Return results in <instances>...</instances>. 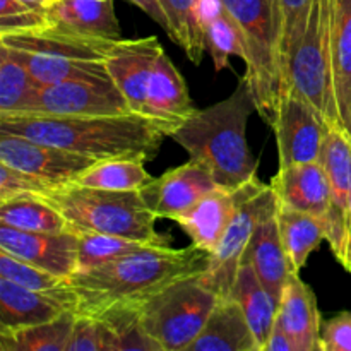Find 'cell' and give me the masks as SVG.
Here are the masks:
<instances>
[{
    "instance_id": "39",
    "label": "cell",
    "mask_w": 351,
    "mask_h": 351,
    "mask_svg": "<svg viewBox=\"0 0 351 351\" xmlns=\"http://www.w3.org/2000/svg\"><path fill=\"white\" fill-rule=\"evenodd\" d=\"M314 0H280L281 12V55H283L285 71H287V58L297 41L300 40L305 26H307L308 14Z\"/></svg>"
},
{
    "instance_id": "45",
    "label": "cell",
    "mask_w": 351,
    "mask_h": 351,
    "mask_svg": "<svg viewBox=\"0 0 351 351\" xmlns=\"http://www.w3.org/2000/svg\"><path fill=\"white\" fill-rule=\"evenodd\" d=\"M343 267L351 273V208H350V219H348V239H346V261Z\"/></svg>"
},
{
    "instance_id": "3",
    "label": "cell",
    "mask_w": 351,
    "mask_h": 351,
    "mask_svg": "<svg viewBox=\"0 0 351 351\" xmlns=\"http://www.w3.org/2000/svg\"><path fill=\"white\" fill-rule=\"evenodd\" d=\"M254 112L256 99L243 75L228 98L195 110L170 137L208 168L219 187L237 189L257 177L259 161L247 143V123Z\"/></svg>"
},
{
    "instance_id": "43",
    "label": "cell",
    "mask_w": 351,
    "mask_h": 351,
    "mask_svg": "<svg viewBox=\"0 0 351 351\" xmlns=\"http://www.w3.org/2000/svg\"><path fill=\"white\" fill-rule=\"evenodd\" d=\"M127 2L134 3V5L139 7L143 12H146L154 23L160 27H163L165 33L170 36V19H168L167 12H165L163 5H161L160 0H127Z\"/></svg>"
},
{
    "instance_id": "38",
    "label": "cell",
    "mask_w": 351,
    "mask_h": 351,
    "mask_svg": "<svg viewBox=\"0 0 351 351\" xmlns=\"http://www.w3.org/2000/svg\"><path fill=\"white\" fill-rule=\"evenodd\" d=\"M50 24L47 9L23 0H0V34L40 29Z\"/></svg>"
},
{
    "instance_id": "15",
    "label": "cell",
    "mask_w": 351,
    "mask_h": 351,
    "mask_svg": "<svg viewBox=\"0 0 351 351\" xmlns=\"http://www.w3.org/2000/svg\"><path fill=\"white\" fill-rule=\"evenodd\" d=\"M156 36L117 40L106 55V69L117 88L125 96L132 113L147 117V84L154 62L161 53Z\"/></svg>"
},
{
    "instance_id": "10",
    "label": "cell",
    "mask_w": 351,
    "mask_h": 351,
    "mask_svg": "<svg viewBox=\"0 0 351 351\" xmlns=\"http://www.w3.org/2000/svg\"><path fill=\"white\" fill-rule=\"evenodd\" d=\"M0 163L47 182L51 187L71 184L96 160L53 144L0 130Z\"/></svg>"
},
{
    "instance_id": "46",
    "label": "cell",
    "mask_w": 351,
    "mask_h": 351,
    "mask_svg": "<svg viewBox=\"0 0 351 351\" xmlns=\"http://www.w3.org/2000/svg\"><path fill=\"white\" fill-rule=\"evenodd\" d=\"M23 2L29 3V5L33 7H40V9H48L55 0H23Z\"/></svg>"
},
{
    "instance_id": "47",
    "label": "cell",
    "mask_w": 351,
    "mask_h": 351,
    "mask_svg": "<svg viewBox=\"0 0 351 351\" xmlns=\"http://www.w3.org/2000/svg\"><path fill=\"white\" fill-rule=\"evenodd\" d=\"M346 134L351 137V115H350V123H348V130H346Z\"/></svg>"
},
{
    "instance_id": "11",
    "label": "cell",
    "mask_w": 351,
    "mask_h": 351,
    "mask_svg": "<svg viewBox=\"0 0 351 351\" xmlns=\"http://www.w3.org/2000/svg\"><path fill=\"white\" fill-rule=\"evenodd\" d=\"M271 129L276 134L280 168L319 161L329 132L317 113L291 89L281 93Z\"/></svg>"
},
{
    "instance_id": "37",
    "label": "cell",
    "mask_w": 351,
    "mask_h": 351,
    "mask_svg": "<svg viewBox=\"0 0 351 351\" xmlns=\"http://www.w3.org/2000/svg\"><path fill=\"white\" fill-rule=\"evenodd\" d=\"M67 351H117V332L103 319L77 315Z\"/></svg>"
},
{
    "instance_id": "34",
    "label": "cell",
    "mask_w": 351,
    "mask_h": 351,
    "mask_svg": "<svg viewBox=\"0 0 351 351\" xmlns=\"http://www.w3.org/2000/svg\"><path fill=\"white\" fill-rule=\"evenodd\" d=\"M36 89L38 84L19 55L0 45V115L26 112Z\"/></svg>"
},
{
    "instance_id": "18",
    "label": "cell",
    "mask_w": 351,
    "mask_h": 351,
    "mask_svg": "<svg viewBox=\"0 0 351 351\" xmlns=\"http://www.w3.org/2000/svg\"><path fill=\"white\" fill-rule=\"evenodd\" d=\"M194 112L184 77L171 58L161 50L147 84V119L160 125L170 137Z\"/></svg>"
},
{
    "instance_id": "12",
    "label": "cell",
    "mask_w": 351,
    "mask_h": 351,
    "mask_svg": "<svg viewBox=\"0 0 351 351\" xmlns=\"http://www.w3.org/2000/svg\"><path fill=\"white\" fill-rule=\"evenodd\" d=\"M319 161L329 184L328 242L336 259L345 266L351 208V137L341 127H332L326 134Z\"/></svg>"
},
{
    "instance_id": "30",
    "label": "cell",
    "mask_w": 351,
    "mask_h": 351,
    "mask_svg": "<svg viewBox=\"0 0 351 351\" xmlns=\"http://www.w3.org/2000/svg\"><path fill=\"white\" fill-rule=\"evenodd\" d=\"M77 314L67 311L57 319L14 331H0V351H67Z\"/></svg>"
},
{
    "instance_id": "32",
    "label": "cell",
    "mask_w": 351,
    "mask_h": 351,
    "mask_svg": "<svg viewBox=\"0 0 351 351\" xmlns=\"http://www.w3.org/2000/svg\"><path fill=\"white\" fill-rule=\"evenodd\" d=\"M170 19V40L182 48L192 64L204 57L206 36L202 29V0H160Z\"/></svg>"
},
{
    "instance_id": "6",
    "label": "cell",
    "mask_w": 351,
    "mask_h": 351,
    "mask_svg": "<svg viewBox=\"0 0 351 351\" xmlns=\"http://www.w3.org/2000/svg\"><path fill=\"white\" fill-rule=\"evenodd\" d=\"M285 89L297 93L328 129L341 127L332 82L331 0L312 2L307 26L287 58Z\"/></svg>"
},
{
    "instance_id": "44",
    "label": "cell",
    "mask_w": 351,
    "mask_h": 351,
    "mask_svg": "<svg viewBox=\"0 0 351 351\" xmlns=\"http://www.w3.org/2000/svg\"><path fill=\"white\" fill-rule=\"evenodd\" d=\"M264 351H298V346L281 326L274 324L269 339L264 346Z\"/></svg>"
},
{
    "instance_id": "4",
    "label": "cell",
    "mask_w": 351,
    "mask_h": 351,
    "mask_svg": "<svg viewBox=\"0 0 351 351\" xmlns=\"http://www.w3.org/2000/svg\"><path fill=\"white\" fill-rule=\"evenodd\" d=\"M64 215L74 233H105L154 245H170L156 232V216L146 208L141 191H105L71 182L38 194Z\"/></svg>"
},
{
    "instance_id": "21",
    "label": "cell",
    "mask_w": 351,
    "mask_h": 351,
    "mask_svg": "<svg viewBox=\"0 0 351 351\" xmlns=\"http://www.w3.org/2000/svg\"><path fill=\"white\" fill-rule=\"evenodd\" d=\"M280 206L321 216L328 221L329 184L321 161L280 168L271 178Z\"/></svg>"
},
{
    "instance_id": "27",
    "label": "cell",
    "mask_w": 351,
    "mask_h": 351,
    "mask_svg": "<svg viewBox=\"0 0 351 351\" xmlns=\"http://www.w3.org/2000/svg\"><path fill=\"white\" fill-rule=\"evenodd\" d=\"M276 218L280 225L281 242L287 250L291 267L295 273L300 274L302 267L307 264L308 256L321 245L322 240H328V221L321 216L295 211L283 206L278 209Z\"/></svg>"
},
{
    "instance_id": "8",
    "label": "cell",
    "mask_w": 351,
    "mask_h": 351,
    "mask_svg": "<svg viewBox=\"0 0 351 351\" xmlns=\"http://www.w3.org/2000/svg\"><path fill=\"white\" fill-rule=\"evenodd\" d=\"M280 209L276 192L267 185L261 194L250 199L239 213L219 239L218 245L209 256L208 267L201 273V280L219 298L232 295L237 274L242 266L243 254L261 221Z\"/></svg>"
},
{
    "instance_id": "35",
    "label": "cell",
    "mask_w": 351,
    "mask_h": 351,
    "mask_svg": "<svg viewBox=\"0 0 351 351\" xmlns=\"http://www.w3.org/2000/svg\"><path fill=\"white\" fill-rule=\"evenodd\" d=\"M77 271H88L101 264L112 263L123 256L143 250L146 247H168L125 239V237L105 235V233H77Z\"/></svg>"
},
{
    "instance_id": "29",
    "label": "cell",
    "mask_w": 351,
    "mask_h": 351,
    "mask_svg": "<svg viewBox=\"0 0 351 351\" xmlns=\"http://www.w3.org/2000/svg\"><path fill=\"white\" fill-rule=\"evenodd\" d=\"M14 51L19 55L21 60L29 69L38 88L60 84V82L69 81H99V79H112L105 62L48 57V55L29 53V51L21 50Z\"/></svg>"
},
{
    "instance_id": "13",
    "label": "cell",
    "mask_w": 351,
    "mask_h": 351,
    "mask_svg": "<svg viewBox=\"0 0 351 351\" xmlns=\"http://www.w3.org/2000/svg\"><path fill=\"white\" fill-rule=\"evenodd\" d=\"M267 185L254 177L237 189H216L197 202L194 208L177 219L192 243L211 254L218 245L225 230L235 218L237 213Z\"/></svg>"
},
{
    "instance_id": "26",
    "label": "cell",
    "mask_w": 351,
    "mask_h": 351,
    "mask_svg": "<svg viewBox=\"0 0 351 351\" xmlns=\"http://www.w3.org/2000/svg\"><path fill=\"white\" fill-rule=\"evenodd\" d=\"M230 297L240 305L247 322L256 338L257 350L264 351L271 331L276 324L278 317V304L273 300L269 291L264 288L261 280L257 278L252 266L243 263L237 274L235 285Z\"/></svg>"
},
{
    "instance_id": "23",
    "label": "cell",
    "mask_w": 351,
    "mask_h": 351,
    "mask_svg": "<svg viewBox=\"0 0 351 351\" xmlns=\"http://www.w3.org/2000/svg\"><path fill=\"white\" fill-rule=\"evenodd\" d=\"M47 14L50 24L81 36L122 40L113 0H55Z\"/></svg>"
},
{
    "instance_id": "16",
    "label": "cell",
    "mask_w": 351,
    "mask_h": 351,
    "mask_svg": "<svg viewBox=\"0 0 351 351\" xmlns=\"http://www.w3.org/2000/svg\"><path fill=\"white\" fill-rule=\"evenodd\" d=\"M77 233H34L0 225V249L58 278L77 273Z\"/></svg>"
},
{
    "instance_id": "42",
    "label": "cell",
    "mask_w": 351,
    "mask_h": 351,
    "mask_svg": "<svg viewBox=\"0 0 351 351\" xmlns=\"http://www.w3.org/2000/svg\"><path fill=\"white\" fill-rule=\"evenodd\" d=\"M117 351H163L160 343L143 328L139 319L117 329Z\"/></svg>"
},
{
    "instance_id": "28",
    "label": "cell",
    "mask_w": 351,
    "mask_h": 351,
    "mask_svg": "<svg viewBox=\"0 0 351 351\" xmlns=\"http://www.w3.org/2000/svg\"><path fill=\"white\" fill-rule=\"evenodd\" d=\"M201 17L206 48L211 55L216 72L228 67L232 57L247 60L242 33L221 0H202Z\"/></svg>"
},
{
    "instance_id": "22",
    "label": "cell",
    "mask_w": 351,
    "mask_h": 351,
    "mask_svg": "<svg viewBox=\"0 0 351 351\" xmlns=\"http://www.w3.org/2000/svg\"><path fill=\"white\" fill-rule=\"evenodd\" d=\"M276 324L293 338L298 351H319L322 319L317 297L300 274H293L285 288Z\"/></svg>"
},
{
    "instance_id": "40",
    "label": "cell",
    "mask_w": 351,
    "mask_h": 351,
    "mask_svg": "<svg viewBox=\"0 0 351 351\" xmlns=\"http://www.w3.org/2000/svg\"><path fill=\"white\" fill-rule=\"evenodd\" d=\"M48 189L53 187L26 171L0 163V202L24 195L43 194Z\"/></svg>"
},
{
    "instance_id": "31",
    "label": "cell",
    "mask_w": 351,
    "mask_h": 351,
    "mask_svg": "<svg viewBox=\"0 0 351 351\" xmlns=\"http://www.w3.org/2000/svg\"><path fill=\"white\" fill-rule=\"evenodd\" d=\"M0 225L34 233L71 232L64 215L38 195H24L0 202Z\"/></svg>"
},
{
    "instance_id": "1",
    "label": "cell",
    "mask_w": 351,
    "mask_h": 351,
    "mask_svg": "<svg viewBox=\"0 0 351 351\" xmlns=\"http://www.w3.org/2000/svg\"><path fill=\"white\" fill-rule=\"evenodd\" d=\"M211 254L191 243L185 249L146 247L112 263L77 271L65 280L74 312L103 319L113 331L139 319L141 307L182 278L201 274Z\"/></svg>"
},
{
    "instance_id": "7",
    "label": "cell",
    "mask_w": 351,
    "mask_h": 351,
    "mask_svg": "<svg viewBox=\"0 0 351 351\" xmlns=\"http://www.w3.org/2000/svg\"><path fill=\"white\" fill-rule=\"evenodd\" d=\"M219 297L201 274L182 278L141 307L139 321L163 351H187L204 329Z\"/></svg>"
},
{
    "instance_id": "33",
    "label": "cell",
    "mask_w": 351,
    "mask_h": 351,
    "mask_svg": "<svg viewBox=\"0 0 351 351\" xmlns=\"http://www.w3.org/2000/svg\"><path fill=\"white\" fill-rule=\"evenodd\" d=\"M144 163L146 161L127 158L96 161L75 178L74 184L105 191H143L153 182V177L144 168Z\"/></svg>"
},
{
    "instance_id": "2",
    "label": "cell",
    "mask_w": 351,
    "mask_h": 351,
    "mask_svg": "<svg viewBox=\"0 0 351 351\" xmlns=\"http://www.w3.org/2000/svg\"><path fill=\"white\" fill-rule=\"evenodd\" d=\"M0 130L53 144L96 161L113 158L149 161L168 137L153 120L137 113L106 117L0 115Z\"/></svg>"
},
{
    "instance_id": "14",
    "label": "cell",
    "mask_w": 351,
    "mask_h": 351,
    "mask_svg": "<svg viewBox=\"0 0 351 351\" xmlns=\"http://www.w3.org/2000/svg\"><path fill=\"white\" fill-rule=\"evenodd\" d=\"M216 189H219V185L208 168L191 158L185 165L153 178V182L141 191V195L146 208L156 218L177 221Z\"/></svg>"
},
{
    "instance_id": "5",
    "label": "cell",
    "mask_w": 351,
    "mask_h": 351,
    "mask_svg": "<svg viewBox=\"0 0 351 351\" xmlns=\"http://www.w3.org/2000/svg\"><path fill=\"white\" fill-rule=\"evenodd\" d=\"M242 33L245 79L252 89L257 113L273 125L278 101L285 91L281 55L280 0H221Z\"/></svg>"
},
{
    "instance_id": "41",
    "label": "cell",
    "mask_w": 351,
    "mask_h": 351,
    "mask_svg": "<svg viewBox=\"0 0 351 351\" xmlns=\"http://www.w3.org/2000/svg\"><path fill=\"white\" fill-rule=\"evenodd\" d=\"M319 351H351V311L322 321Z\"/></svg>"
},
{
    "instance_id": "24",
    "label": "cell",
    "mask_w": 351,
    "mask_h": 351,
    "mask_svg": "<svg viewBox=\"0 0 351 351\" xmlns=\"http://www.w3.org/2000/svg\"><path fill=\"white\" fill-rule=\"evenodd\" d=\"M187 351H259L240 305L232 297L219 298L208 322Z\"/></svg>"
},
{
    "instance_id": "20",
    "label": "cell",
    "mask_w": 351,
    "mask_h": 351,
    "mask_svg": "<svg viewBox=\"0 0 351 351\" xmlns=\"http://www.w3.org/2000/svg\"><path fill=\"white\" fill-rule=\"evenodd\" d=\"M278 213V211H276ZM276 213L267 216L254 232L245 254H243V263L250 264L256 271L257 278L264 285L273 300L280 307L281 297L287 288L288 281L295 273L291 267L288 254L281 242L280 225H278Z\"/></svg>"
},
{
    "instance_id": "19",
    "label": "cell",
    "mask_w": 351,
    "mask_h": 351,
    "mask_svg": "<svg viewBox=\"0 0 351 351\" xmlns=\"http://www.w3.org/2000/svg\"><path fill=\"white\" fill-rule=\"evenodd\" d=\"M113 43H115L113 40L81 36L53 24L33 31L0 34V45H5L14 50L48 55V57L79 58V60L105 62Z\"/></svg>"
},
{
    "instance_id": "17",
    "label": "cell",
    "mask_w": 351,
    "mask_h": 351,
    "mask_svg": "<svg viewBox=\"0 0 351 351\" xmlns=\"http://www.w3.org/2000/svg\"><path fill=\"white\" fill-rule=\"evenodd\" d=\"M67 311H74V297L67 285L58 293H48L0 278V331L53 321Z\"/></svg>"
},
{
    "instance_id": "9",
    "label": "cell",
    "mask_w": 351,
    "mask_h": 351,
    "mask_svg": "<svg viewBox=\"0 0 351 351\" xmlns=\"http://www.w3.org/2000/svg\"><path fill=\"white\" fill-rule=\"evenodd\" d=\"M24 113L106 117L127 115L132 113V110L112 79H99V81H69L38 88Z\"/></svg>"
},
{
    "instance_id": "25",
    "label": "cell",
    "mask_w": 351,
    "mask_h": 351,
    "mask_svg": "<svg viewBox=\"0 0 351 351\" xmlns=\"http://www.w3.org/2000/svg\"><path fill=\"white\" fill-rule=\"evenodd\" d=\"M332 82L343 130L351 115V0H331Z\"/></svg>"
},
{
    "instance_id": "36",
    "label": "cell",
    "mask_w": 351,
    "mask_h": 351,
    "mask_svg": "<svg viewBox=\"0 0 351 351\" xmlns=\"http://www.w3.org/2000/svg\"><path fill=\"white\" fill-rule=\"evenodd\" d=\"M0 278L29 290L48 291V293H58L65 288L64 278L24 263L2 249H0Z\"/></svg>"
}]
</instances>
